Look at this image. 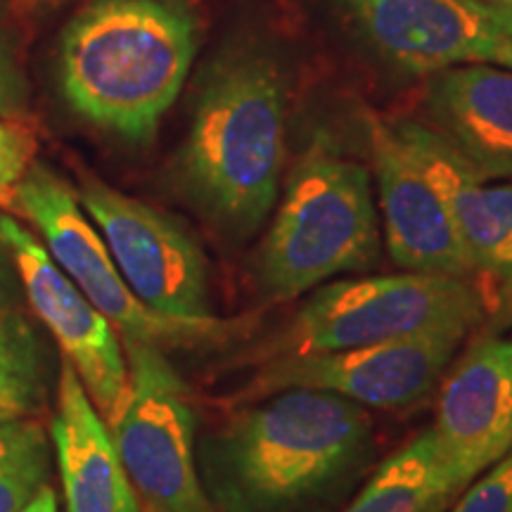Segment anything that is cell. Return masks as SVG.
<instances>
[{"instance_id":"1","label":"cell","mask_w":512,"mask_h":512,"mask_svg":"<svg viewBox=\"0 0 512 512\" xmlns=\"http://www.w3.org/2000/svg\"><path fill=\"white\" fill-rule=\"evenodd\" d=\"M375 456L368 408L316 389L249 401L202 439L197 467L219 512H323Z\"/></svg>"},{"instance_id":"2","label":"cell","mask_w":512,"mask_h":512,"mask_svg":"<svg viewBox=\"0 0 512 512\" xmlns=\"http://www.w3.org/2000/svg\"><path fill=\"white\" fill-rule=\"evenodd\" d=\"M197 53V19L176 0H93L64 29L69 107L131 143L155 138Z\"/></svg>"},{"instance_id":"3","label":"cell","mask_w":512,"mask_h":512,"mask_svg":"<svg viewBox=\"0 0 512 512\" xmlns=\"http://www.w3.org/2000/svg\"><path fill=\"white\" fill-rule=\"evenodd\" d=\"M285 88L261 57L226 60L204 81L178 171L192 200L230 238H249L278 202Z\"/></svg>"},{"instance_id":"4","label":"cell","mask_w":512,"mask_h":512,"mask_svg":"<svg viewBox=\"0 0 512 512\" xmlns=\"http://www.w3.org/2000/svg\"><path fill=\"white\" fill-rule=\"evenodd\" d=\"M380 252L373 176L318 136L294 164L261 242V290L273 302H290L342 273L370 271Z\"/></svg>"},{"instance_id":"5","label":"cell","mask_w":512,"mask_h":512,"mask_svg":"<svg viewBox=\"0 0 512 512\" xmlns=\"http://www.w3.org/2000/svg\"><path fill=\"white\" fill-rule=\"evenodd\" d=\"M486 316V294L472 278L401 271L332 280L311 290L259 358L373 347L451 328L472 332Z\"/></svg>"},{"instance_id":"6","label":"cell","mask_w":512,"mask_h":512,"mask_svg":"<svg viewBox=\"0 0 512 512\" xmlns=\"http://www.w3.org/2000/svg\"><path fill=\"white\" fill-rule=\"evenodd\" d=\"M12 207L41 230L55 264L121 337L159 349H211L252 332L254 318L249 316L181 320L147 309L121 278L110 249L83 211L76 192L46 164L29 166L12 197Z\"/></svg>"},{"instance_id":"7","label":"cell","mask_w":512,"mask_h":512,"mask_svg":"<svg viewBox=\"0 0 512 512\" xmlns=\"http://www.w3.org/2000/svg\"><path fill=\"white\" fill-rule=\"evenodd\" d=\"M128 396L110 425L143 512H219L204 489L195 451V403L164 349L121 337Z\"/></svg>"},{"instance_id":"8","label":"cell","mask_w":512,"mask_h":512,"mask_svg":"<svg viewBox=\"0 0 512 512\" xmlns=\"http://www.w3.org/2000/svg\"><path fill=\"white\" fill-rule=\"evenodd\" d=\"M467 335L451 328L373 347L266 358L238 401L249 403L285 389H316L363 408L401 411L430 396Z\"/></svg>"},{"instance_id":"9","label":"cell","mask_w":512,"mask_h":512,"mask_svg":"<svg viewBox=\"0 0 512 512\" xmlns=\"http://www.w3.org/2000/svg\"><path fill=\"white\" fill-rule=\"evenodd\" d=\"M76 197L98 226L121 278L147 309L181 320L214 316L207 256L181 221L98 178L83 181Z\"/></svg>"},{"instance_id":"10","label":"cell","mask_w":512,"mask_h":512,"mask_svg":"<svg viewBox=\"0 0 512 512\" xmlns=\"http://www.w3.org/2000/svg\"><path fill=\"white\" fill-rule=\"evenodd\" d=\"M0 238L22 278L31 309L53 332L64 358L72 363L93 406L110 427L128 396V363L121 337L27 228L0 214Z\"/></svg>"},{"instance_id":"11","label":"cell","mask_w":512,"mask_h":512,"mask_svg":"<svg viewBox=\"0 0 512 512\" xmlns=\"http://www.w3.org/2000/svg\"><path fill=\"white\" fill-rule=\"evenodd\" d=\"M377 53L415 74L463 64L512 69V38L482 0H342Z\"/></svg>"},{"instance_id":"12","label":"cell","mask_w":512,"mask_h":512,"mask_svg":"<svg viewBox=\"0 0 512 512\" xmlns=\"http://www.w3.org/2000/svg\"><path fill=\"white\" fill-rule=\"evenodd\" d=\"M446 465L465 486L512 451V337H475L441 384L432 422Z\"/></svg>"},{"instance_id":"13","label":"cell","mask_w":512,"mask_h":512,"mask_svg":"<svg viewBox=\"0 0 512 512\" xmlns=\"http://www.w3.org/2000/svg\"><path fill=\"white\" fill-rule=\"evenodd\" d=\"M370 157L389 259L401 271L475 278L444 202L380 119H370Z\"/></svg>"},{"instance_id":"14","label":"cell","mask_w":512,"mask_h":512,"mask_svg":"<svg viewBox=\"0 0 512 512\" xmlns=\"http://www.w3.org/2000/svg\"><path fill=\"white\" fill-rule=\"evenodd\" d=\"M50 437L69 512H143L110 427L67 358L60 363Z\"/></svg>"},{"instance_id":"15","label":"cell","mask_w":512,"mask_h":512,"mask_svg":"<svg viewBox=\"0 0 512 512\" xmlns=\"http://www.w3.org/2000/svg\"><path fill=\"white\" fill-rule=\"evenodd\" d=\"M427 107L437 131L486 181H512V69L463 64L437 72Z\"/></svg>"},{"instance_id":"16","label":"cell","mask_w":512,"mask_h":512,"mask_svg":"<svg viewBox=\"0 0 512 512\" xmlns=\"http://www.w3.org/2000/svg\"><path fill=\"white\" fill-rule=\"evenodd\" d=\"M392 128L444 202L475 273L491 283L498 259V228L491 211L489 181L437 128L418 121H401Z\"/></svg>"},{"instance_id":"17","label":"cell","mask_w":512,"mask_h":512,"mask_svg":"<svg viewBox=\"0 0 512 512\" xmlns=\"http://www.w3.org/2000/svg\"><path fill=\"white\" fill-rule=\"evenodd\" d=\"M465 489L425 427L375 467L342 512H448Z\"/></svg>"},{"instance_id":"18","label":"cell","mask_w":512,"mask_h":512,"mask_svg":"<svg viewBox=\"0 0 512 512\" xmlns=\"http://www.w3.org/2000/svg\"><path fill=\"white\" fill-rule=\"evenodd\" d=\"M48 394V361L31 325L0 309V403L19 415L38 413Z\"/></svg>"},{"instance_id":"19","label":"cell","mask_w":512,"mask_h":512,"mask_svg":"<svg viewBox=\"0 0 512 512\" xmlns=\"http://www.w3.org/2000/svg\"><path fill=\"white\" fill-rule=\"evenodd\" d=\"M50 475V439L34 418L0 422V512H19L29 505Z\"/></svg>"},{"instance_id":"20","label":"cell","mask_w":512,"mask_h":512,"mask_svg":"<svg viewBox=\"0 0 512 512\" xmlns=\"http://www.w3.org/2000/svg\"><path fill=\"white\" fill-rule=\"evenodd\" d=\"M36 136L19 121L0 117V202L12 207L19 181L34 164Z\"/></svg>"},{"instance_id":"21","label":"cell","mask_w":512,"mask_h":512,"mask_svg":"<svg viewBox=\"0 0 512 512\" xmlns=\"http://www.w3.org/2000/svg\"><path fill=\"white\" fill-rule=\"evenodd\" d=\"M448 512H512V451L467 486Z\"/></svg>"},{"instance_id":"22","label":"cell","mask_w":512,"mask_h":512,"mask_svg":"<svg viewBox=\"0 0 512 512\" xmlns=\"http://www.w3.org/2000/svg\"><path fill=\"white\" fill-rule=\"evenodd\" d=\"M489 200L498 228V261L491 290H486V304L498 287L512 280V181H489Z\"/></svg>"},{"instance_id":"23","label":"cell","mask_w":512,"mask_h":512,"mask_svg":"<svg viewBox=\"0 0 512 512\" xmlns=\"http://www.w3.org/2000/svg\"><path fill=\"white\" fill-rule=\"evenodd\" d=\"M22 107V93H19V79L12 72L8 57L0 50V117H15Z\"/></svg>"},{"instance_id":"24","label":"cell","mask_w":512,"mask_h":512,"mask_svg":"<svg viewBox=\"0 0 512 512\" xmlns=\"http://www.w3.org/2000/svg\"><path fill=\"white\" fill-rule=\"evenodd\" d=\"M491 318V330L501 332L512 325V280L489 297V316Z\"/></svg>"},{"instance_id":"25","label":"cell","mask_w":512,"mask_h":512,"mask_svg":"<svg viewBox=\"0 0 512 512\" xmlns=\"http://www.w3.org/2000/svg\"><path fill=\"white\" fill-rule=\"evenodd\" d=\"M10 254H8V247H5L3 238H0V309H8L10 299H12V290H15V285H12V275H10Z\"/></svg>"},{"instance_id":"26","label":"cell","mask_w":512,"mask_h":512,"mask_svg":"<svg viewBox=\"0 0 512 512\" xmlns=\"http://www.w3.org/2000/svg\"><path fill=\"white\" fill-rule=\"evenodd\" d=\"M19 512H57V496H55V489L50 484L43 486L38 494L31 498L29 505L24 510Z\"/></svg>"},{"instance_id":"27","label":"cell","mask_w":512,"mask_h":512,"mask_svg":"<svg viewBox=\"0 0 512 512\" xmlns=\"http://www.w3.org/2000/svg\"><path fill=\"white\" fill-rule=\"evenodd\" d=\"M486 5V10H489V15L491 17H494V22L498 24V27H501L503 31H505V34H508L510 38H512V19H508V17H503L501 15V12H498L496 8H494V5H489V3H484Z\"/></svg>"},{"instance_id":"28","label":"cell","mask_w":512,"mask_h":512,"mask_svg":"<svg viewBox=\"0 0 512 512\" xmlns=\"http://www.w3.org/2000/svg\"><path fill=\"white\" fill-rule=\"evenodd\" d=\"M15 415H19V413H17V411H12V408L3 406V403H0V422H3V420H10V418H15Z\"/></svg>"},{"instance_id":"29","label":"cell","mask_w":512,"mask_h":512,"mask_svg":"<svg viewBox=\"0 0 512 512\" xmlns=\"http://www.w3.org/2000/svg\"><path fill=\"white\" fill-rule=\"evenodd\" d=\"M491 5V3H489ZM494 8L498 10V12H501V15L503 17H508V19H512V8H510V5H494Z\"/></svg>"},{"instance_id":"30","label":"cell","mask_w":512,"mask_h":512,"mask_svg":"<svg viewBox=\"0 0 512 512\" xmlns=\"http://www.w3.org/2000/svg\"><path fill=\"white\" fill-rule=\"evenodd\" d=\"M482 3H491V5H510V8H512V0H482Z\"/></svg>"}]
</instances>
